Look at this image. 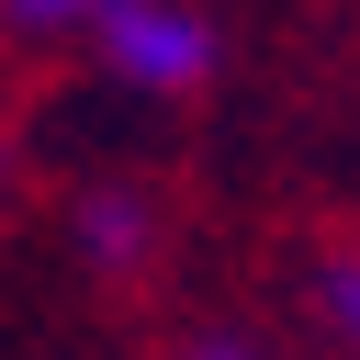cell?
Masks as SVG:
<instances>
[{
  "label": "cell",
  "mask_w": 360,
  "mask_h": 360,
  "mask_svg": "<svg viewBox=\"0 0 360 360\" xmlns=\"http://www.w3.org/2000/svg\"><path fill=\"white\" fill-rule=\"evenodd\" d=\"M90 22H101V56H112L135 90H191V79L214 68V34H202L191 11H169V0H101Z\"/></svg>",
  "instance_id": "cell-1"
},
{
  "label": "cell",
  "mask_w": 360,
  "mask_h": 360,
  "mask_svg": "<svg viewBox=\"0 0 360 360\" xmlns=\"http://www.w3.org/2000/svg\"><path fill=\"white\" fill-rule=\"evenodd\" d=\"M79 248H90L101 270H135V259H146V202H135V191H90V202H79Z\"/></svg>",
  "instance_id": "cell-2"
},
{
  "label": "cell",
  "mask_w": 360,
  "mask_h": 360,
  "mask_svg": "<svg viewBox=\"0 0 360 360\" xmlns=\"http://www.w3.org/2000/svg\"><path fill=\"white\" fill-rule=\"evenodd\" d=\"M315 292H326V326L360 349V259H326V281H315Z\"/></svg>",
  "instance_id": "cell-3"
},
{
  "label": "cell",
  "mask_w": 360,
  "mask_h": 360,
  "mask_svg": "<svg viewBox=\"0 0 360 360\" xmlns=\"http://www.w3.org/2000/svg\"><path fill=\"white\" fill-rule=\"evenodd\" d=\"M22 22H79V11H101V0H11Z\"/></svg>",
  "instance_id": "cell-4"
},
{
  "label": "cell",
  "mask_w": 360,
  "mask_h": 360,
  "mask_svg": "<svg viewBox=\"0 0 360 360\" xmlns=\"http://www.w3.org/2000/svg\"><path fill=\"white\" fill-rule=\"evenodd\" d=\"M180 360H259V349H225V338H214V349H180Z\"/></svg>",
  "instance_id": "cell-5"
}]
</instances>
